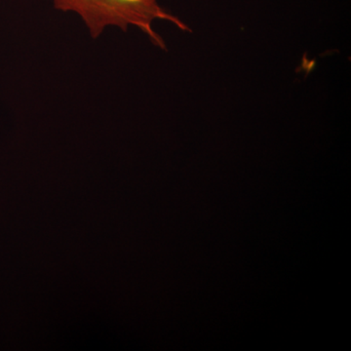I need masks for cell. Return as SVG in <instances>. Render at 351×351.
<instances>
[{
    "mask_svg": "<svg viewBox=\"0 0 351 351\" xmlns=\"http://www.w3.org/2000/svg\"><path fill=\"white\" fill-rule=\"evenodd\" d=\"M53 4L57 10L80 17L93 38H98L108 27L126 32L135 27L145 32L154 45L165 48L162 38L152 27L156 21H167L182 31L189 29L154 0H53Z\"/></svg>",
    "mask_w": 351,
    "mask_h": 351,
    "instance_id": "cell-1",
    "label": "cell"
},
{
    "mask_svg": "<svg viewBox=\"0 0 351 351\" xmlns=\"http://www.w3.org/2000/svg\"><path fill=\"white\" fill-rule=\"evenodd\" d=\"M154 1H157V0H154Z\"/></svg>",
    "mask_w": 351,
    "mask_h": 351,
    "instance_id": "cell-2",
    "label": "cell"
}]
</instances>
